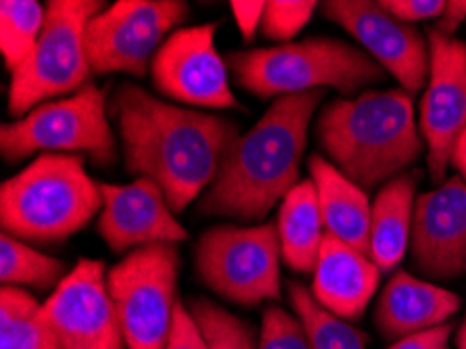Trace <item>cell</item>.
Returning <instances> with one entry per match:
<instances>
[{
	"instance_id": "obj_1",
	"label": "cell",
	"mask_w": 466,
	"mask_h": 349,
	"mask_svg": "<svg viewBox=\"0 0 466 349\" xmlns=\"http://www.w3.org/2000/svg\"><path fill=\"white\" fill-rule=\"evenodd\" d=\"M109 118L119 130L128 172L157 184L174 213L211 187L241 137L228 118L169 105L130 82L111 92Z\"/></svg>"
},
{
	"instance_id": "obj_2",
	"label": "cell",
	"mask_w": 466,
	"mask_h": 349,
	"mask_svg": "<svg viewBox=\"0 0 466 349\" xmlns=\"http://www.w3.org/2000/svg\"><path fill=\"white\" fill-rule=\"evenodd\" d=\"M327 90L274 98L245 137L228 149L216 180L203 192L199 211L259 222L299 180L308 128Z\"/></svg>"
},
{
	"instance_id": "obj_3",
	"label": "cell",
	"mask_w": 466,
	"mask_h": 349,
	"mask_svg": "<svg viewBox=\"0 0 466 349\" xmlns=\"http://www.w3.org/2000/svg\"><path fill=\"white\" fill-rule=\"evenodd\" d=\"M316 137L329 161L366 192L408 172L427 147L412 95L401 88L335 98L318 113Z\"/></svg>"
},
{
	"instance_id": "obj_4",
	"label": "cell",
	"mask_w": 466,
	"mask_h": 349,
	"mask_svg": "<svg viewBox=\"0 0 466 349\" xmlns=\"http://www.w3.org/2000/svg\"><path fill=\"white\" fill-rule=\"evenodd\" d=\"M101 210V184L74 153H42L0 189L3 231L38 245L67 241Z\"/></svg>"
},
{
	"instance_id": "obj_5",
	"label": "cell",
	"mask_w": 466,
	"mask_h": 349,
	"mask_svg": "<svg viewBox=\"0 0 466 349\" xmlns=\"http://www.w3.org/2000/svg\"><path fill=\"white\" fill-rule=\"evenodd\" d=\"M226 63L238 87L259 98L327 88L351 97L370 84L385 80L383 67L372 56L337 38H308L272 48L232 53Z\"/></svg>"
},
{
	"instance_id": "obj_6",
	"label": "cell",
	"mask_w": 466,
	"mask_h": 349,
	"mask_svg": "<svg viewBox=\"0 0 466 349\" xmlns=\"http://www.w3.org/2000/svg\"><path fill=\"white\" fill-rule=\"evenodd\" d=\"M105 9L96 0H51L36 51L19 74L11 76L9 113L27 116L51 98L76 95L88 87V21Z\"/></svg>"
},
{
	"instance_id": "obj_7",
	"label": "cell",
	"mask_w": 466,
	"mask_h": 349,
	"mask_svg": "<svg viewBox=\"0 0 466 349\" xmlns=\"http://www.w3.org/2000/svg\"><path fill=\"white\" fill-rule=\"evenodd\" d=\"M88 153L95 166L117 159V145L109 124L107 88L88 84L72 97L38 105L24 119L0 128V153L6 161L30 155Z\"/></svg>"
},
{
	"instance_id": "obj_8",
	"label": "cell",
	"mask_w": 466,
	"mask_h": 349,
	"mask_svg": "<svg viewBox=\"0 0 466 349\" xmlns=\"http://www.w3.org/2000/svg\"><path fill=\"white\" fill-rule=\"evenodd\" d=\"M195 270L209 291L256 308L280 299V239L274 224L214 226L195 247Z\"/></svg>"
},
{
	"instance_id": "obj_9",
	"label": "cell",
	"mask_w": 466,
	"mask_h": 349,
	"mask_svg": "<svg viewBox=\"0 0 466 349\" xmlns=\"http://www.w3.org/2000/svg\"><path fill=\"white\" fill-rule=\"evenodd\" d=\"M180 255L172 243L134 249L107 270V289L128 349H166L174 326Z\"/></svg>"
},
{
	"instance_id": "obj_10",
	"label": "cell",
	"mask_w": 466,
	"mask_h": 349,
	"mask_svg": "<svg viewBox=\"0 0 466 349\" xmlns=\"http://www.w3.org/2000/svg\"><path fill=\"white\" fill-rule=\"evenodd\" d=\"M187 17L188 5L180 0H119L88 21L90 69L147 76V66Z\"/></svg>"
},
{
	"instance_id": "obj_11",
	"label": "cell",
	"mask_w": 466,
	"mask_h": 349,
	"mask_svg": "<svg viewBox=\"0 0 466 349\" xmlns=\"http://www.w3.org/2000/svg\"><path fill=\"white\" fill-rule=\"evenodd\" d=\"M218 24L178 27L151 61L159 95L188 107L238 109L228 84V63L216 48Z\"/></svg>"
},
{
	"instance_id": "obj_12",
	"label": "cell",
	"mask_w": 466,
	"mask_h": 349,
	"mask_svg": "<svg viewBox=\"0 0 466 349\" xmlns=\"http://www.w3.org/2000/svg\"><path fill=\"white\" fill-rule=\"evenodd\" d=\"M42 305L59 349H128L103 262H77Z\"/></svg>"
},
{
	"instance_id": "obj_13",
	"label": "cell",
	"mask_w": 466,
	"mask_h": 349,
	"mask_svg": "<svg viewBox=\"0 0 466 349\" xmlns=\"http://www.w3.org/2000/svg\"><path fill=\"white\" fill-rule=\"evenodd\" d=\"M431 71L420 103V134L435 184L446 182L451 149L466 128V42L429 30Z\"/></svg>"
},
{
	"instance_id": "obj_14",
	"label": "cell",
	"mask_w": 466,
	"mask_h": 349,
	"mask_svg": "<svg viewBox=\"0 0 466 349\" xmlns=\"http://www.w3.org/2000/svg\"><path fill=\"white\" fill-rule=\"evenodd\" d=\"M322 9L330 21L354 36L380 67L390 71L401 90L416 97L427 87L429 42L414 26L401 24L370 0H330Z\"/></svg>"
},
{
	"instance_id": "obj_15",
	"label": "cell",
	"mask_w": 466,
	"mask_h": 349,
	"mask_svg": "<svg viewBox=\"0 0 466 349\" xmlns=\"http://www.w3.org/2000/svg\"><path fill=\"white\" fill-rule=\"evenodd\" d=\"M410 255L431 281L466 274V182L461 176L416 199Z\"/></svg>"
},
{
	"instance_id": "obj_16",
	"label": "cell",
	"mask_w": 466,
	"mask_h": 349,
	"mask_svg": "<svg viewBox=\"0 0 466 349\" xmlns=\"http://www.w3.org/2000/svg\"><path fill=\"white\" fill-rule=\"evenodd\" d=\"M103 210L96 231L111 251L172 243L188 239V231L176 220L157 184L137 178L130 184H101Z\"/></svg>"
},
{
	"instance_id": "obj_17",
	"label": "cell",
	"mask_w": 466,
	"mask_h": 349,
	"mask_svg": "<svg viewBox=\"0 0 466 349\" xmlns=\"http://www.w3.org/2000/svg\"><path fill=\"white\" fill-rule=\"evenodd\" d=\"M462 308V299L429 281L398 270L374 308V326L390 341H400L448 324Z\"/></svg>"
},
{
	"instance_id": "obj_18",
	"label": "cell",
	"mask_w": 466,
	"mask_h": 349,
	"mask_svg": "<svg viewBox=\"0 0 466 349\" xmlns=\"http://www.w3.org/2000/svg\"><path fill=\"white\" fill-rule=\"evenodd\" d=\"M380 274L369 255L327 232L314 270L312 295L324 310L350 323L369 308Z\"/></svg>"
},
{
	"instance_id": "obj_19",
	"label": "cell",
	"mask_w": 466,
	"mask_h": 349,
	"mask_svg": "<svg viewBox=\"0 0 466 349\" xmlns=\"http://www.w3.org/2000/svg\"><path fill=\"white\" fill-rule=\"evenodd\" d=\"M308 169L318 192L327 232L341 243L358 249L360 253L369 255L372 218L369 192L339 172L322 155L308 158Z\"/></svg>"
},
{
	"instance_id": "obj_20",
	"label": "cell",
	"mask_w": 466,
	"mask_h": 349,
	"mask_svg": "<svg viewBox=\"0 0 466 349\" xmlns=\"http://www.w3.org/2000/svg\"><path fill=\"white\" fill-rule=\"evenodd\" d=\"M419 169H408L379 189L372 201L369 258L380 272H391L410 249Z\"/></svg>"
},
{
	"instance_id": "obj_21",
	"label": "cell",
	"mask_w": 466,
	"mask_h": 349,
	"mask_svg": "<svg viewBox=\"0 0 466 349\" xmlns=\"http://www.w3.org/2000/svg\"><path fill=\"white\" fill-rule=\"evenodd\" d=\"M277 228L282 262L295 272L312 274L327 234L312 178L301 180L282 199Z\"/></svg>"
},
{
	"instance_id": "obj_22",
	"label": "cell",
	"mask_w": 466,
	"mask_h": 349,
	"mask_svg": "<svg viewBox=\"0 0 466 349\" xmlns=\"http://www.w3.org/2000/svg\"><path fill=\"white\" fill-rule=\"evenodd\" d=\"M0 349H59L45 305L19 287L0 291Z\"/></svg>"
},
{
	"instance_id": "obj_23",
	"label": "cell",
	"mask_w": 466,
	"mask_h": 349,
	"mask_svg": "<svg viewBox=\"0 0 466 349\" xmlns=\"http://www.w3.org/2000/svg\"><path fill=\"white\" fill-rule=\"evenodd\" d=\"M46 9L36 0L0 3V51L11 76L19 74L36 51Z\"/></svg>"
},
{
	"instance_id": "obj_24",
	"label": "cell",
	"mask_w": 466,
	"mask_h": 349,
	"mask_svg": "<svg viewBox=\"0 0 466 349\" xmlns=\"http://www.w3.org/2000/svg\"><path fill=\"white\" fill-rule=\"evenodd\" d=\"M289 299L295 316L306 326L314 349H366L369 337L348 320L324 310L314 299L312 291H308L301 282H289Z\"/></svg>"
},
{
	"instance_id": "obj_25",
	"label": "cell",
	"mask_w": 466,
	"mask_h": 349,
	"mask_svg": "<svg viewBox=\"0 0 466 349\" xmlns=\"http://www.w3.org/2000/svg\"><path fill=\"white\" fill-rule=\"evenodd\" d=\"M66 266L59 260L36 251L19 239L3 232L0 237V279L3 287H34L51 291L66 279Z\"/></svg>"
},
{
	"instance_id": "obj_26",
	"label": "cell",
	"mask_w": 466,
	"mask_h": 349,
	"mask_svg": "<svg viewBox=\"0 0 466 349\" xmlns=\"http://www.w3.org/2000/svg\"><path fill=\"white\" fill-rule=\"evenodd\" d=\"M188 312L199 324L209 349H258L253 326L209 299L193 297L188 302Z\"/></svg>"
},
{
	"instance_id": "obj_27",
	"label": "cell",
	"mask_w": 466,
	"mask_h": 349,
	"mask_svg": "<svg viewBox=\"0 0 466 349\" xmlns=\"http://www.w3.org/2000/svg\"><path fill=\"white\" fill-rule=\"evenodd\" d=\"M316 6L318 5L312 0H272V3H266L261 34L268 40L289 45V40H293L309 24Z\"/></svg>"
},
{
	"instance_id": "obj_28",
	"label": "cell",
	"mask_w": 466,
	"mask_h": 349,
	"mask_svg": "<svg viewBox=\"0 0 466 349\" xmlns=\"http://www.w3.org/2000/svg\"><path fill=\"white\" fill-rule=\"evenodd\" d=\"M258 349H314L298 316L277 303L266 305Z\"/></svg>"
},
{
	"instance_id": "obj_29",
	"label": "cell",
	"mask_w": 466,
	"mask_h": 349,
	"mask_svg": "<svg viewBox=\"0 0 466 349\" xmlns=\"http://www.w3.org/2000/svg\"><path fill=\"white\" fill-rule=\"evenodd\" d=\"M383 9L390 13L401 24H419V21H429V19H440L443 9H446V3L443 0H383L379 3Z\"/></svg>"
},
{
	"instance_id": "obj_30",
	"label": "cell",
	"mask_w": 466,
	"mask_h": 349,
	"mask_svg": "<svg viewBox=\"0 0 466 349\" xmlns=\"http://www.w3.org/2000/svg\"><path fill=\"white\" fill-rule=\"evenodd\" d=\"M166 349H209L208 341L203 337L199 324L195 323L187 305L178 302L174 312V326L169 333V341Z\"/></svg>"
},
{
	"instance_id": "obj_31",
	"label": "cell",
	"mask_w": 466,
	"mask_h": 349,
	"mask_svg": "<svg viewBox=\"0 0 466 349\" xmlns=\"http://www.w3.org/2000/svg\"><path fill=\"white\" fill-rule=\"evenodd\" d=\"M264 9L266 3H259V0H232L230 11L235 15V21L238 26V32L245 38V42L256 40L258 30H261V19H264Z\"/></svg>"
},
{
	"instance_id": "obj_32",
	"label": "cell",
	"mask_w": 466,
	"mask_h": 349,
	"mask_svg": "<svg viewBox=\"0 0 466 349\" xmlns=\"http://www.w3.org/2000/svg\"><path fill=\"white\" fill-rule=\"evenodd\" d=\"M451 337V323L437 326L425 333H416L410 337L395 341L387 349H448V341Z\"/></svg>"
},
{
	"instance_id": "obj_33",
	"label": "cell",
	"mask_w": 466,
	"mask_h": 349,
	"mask_svg": "<svg viewBox=\"0 0 466 349\" xmlns=\"http://www.w3.org/2000/svg\"><path fill=\"white\" fill-rule=\"evenodd\" d=\"M464 19H466V0H451V3H446V9H443L440 21H437L435 30L443 36L454 38L456 30L461 27Z\"/></svg>"
},
{
	"instance_id": "obj_34",
	"label": "cell",
	"mask_w": 466,
	"mask_h": 349,
	"mask_svg": "<svg viewBox=\"0 0 466 349\" xmlns=\"http://www.w3.org/2000/svg\"><path fill=\"white\" fill-rule=\"evenodd\" d=\"M450 163L458 169L462 180L466 182V128L461 132V137L454 142V149H451Z\"/></svg>"
},
{
	"instance_id": "obj_35",
	"label": "cell",
	"mask_w": 466,
	"mask_h": 349,
	"mask_svg": "<svg viewBox=\"0 0 466 349\" xmlns=\"http://www.w3.org/2000/svg\"><path fill=\"white\" fill-rule=\"evenodd\" d=\"M456 347L466 349V318L462 320L461 329H458V333H456Z\"/></svg>"
}]
</instances>
